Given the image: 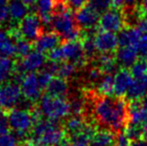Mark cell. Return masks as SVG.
<instances>
[{
    "mask_svg": "<svg viewBox=\"0 0 147 146\" xmlns=\"http://www.w3.org/2000/svg\"><path fill=\"white\" fill-rule=\"evenodd\" d=\"M50 26L53 31L65 41L78 40L81 38V31L76 24L71 9L68 5H65L62 0L57 2Z\"/></svg>",
    "mask_w": 147,
    "mask_h": 146,
    "instance_id": "obj_2",
    "label": "cell"
},
{
    "mask_svg": "<svg viewBox=\"0 0 147 146\" xmlns=\"http://www.w3.org/2000/svg\"><path fill=\"white\" fill-rule=\"evenodd\" d=\"M114 146H124V145H119V144H116V145H114ZM130 146V145H129Z\"/></svg>",
    "mask_w": 147,
    "mask_h": 146,
    "instance_id": "obj_52",
    "label": "cell"
},
{
    "mask_svg": "<svg viewBox=\"0 0 147 146\" xmlns=\"http://www.w3.org/2000/svg\"><path fill=\"white\" fill-rule=\"evenodd\" d=\"M93 113L102 126L120 132L127 125L129 105L122 97L100 95L94 101Z\"/></svg>",
    "mask_w": 147,
    "mask_h": 146,
    "instance_id": "obj_1",
    "label": "cell"
},
{
    "mask_svg": "<svg viewBox=\"0 0 147 146\" xmlns=\"http://www.w3.org/2000/svg\"><path fill=\"white\" fill-rule=\"evenodd\" d=\"M103 74L104 73H103L98 67L95 66L88 71V79L90 80L91 82H96L97 83V82L99 81V79L102 77Z\"/></svg>",
    "mask_w": 147,
    "mask_h": 146,
    "instance_id": "obj_41",
    "label": "cell"
},
{
    "mask_svg": "<svg viewBox=\"0 0 147 146\" xmlns=\"http://www.w3.org/2000/svg\"><path fill=\"white\" fill-rule=\"evenodd\" d=\"M140 11L143 14L144 16L147 17V0H143L141 3V6H140Z\"/></svg>",
    "mask_w": 147,
    "mask_h": 146,
    "instance_id": "obj_47",
    "label": "cell"
},
{
    "mask_svg": "<svg viewBox=\"0 0 147 146\" xmlns=\"http://www.w3.org/2000/svg\"><path fill=\"white\" fill-rule=\"evenodd\" d=\"M116 143V135L114 131L108 128L96 130L90 141V146H114Z\"/></svg>",
    "mask_w": 147,
    "mask_h": 146,
    "instance_id": "obj_21",
    "label": "cell"
},
{
    "mask_svg": "<svg viewBox=\"0 0 147 146\" xmlns=\"http://www.w3.org/2000/svg\"><path fill=\"white\" fill-rule=\"evenodd\" d=\"M48 58L52 62L69 61L77 67L83 66L87 60L82 43L79 40L65 41L62 44H59L55 49L48 52Z\"/></svg>",
    "mask_w": 147,
    "mask_h": 146,
    "instance_id": "obj_4",
    "label": "cell"
},
{
    "mask_svg": "<svg viewBox=\"0 0 147 146\" xmlns=\"http://www.w3.org/2000/svg\"><path fill=\"white\" fill-rule=\"evenodd\" d=\"M82 47H83L84 53L87 59L93 58L95 56V53L97 52L96 46H95L94 42V34H86L85 36L82 38Z\"/></svg>",
    "mask_w": 147,
    "mask_h": 146,
    "instance_id": "obj_30",
    "label": "cell"
},
{
    "mask_svg": "<svg viewBox=\"0 0 147 146\" xmlns=\"http://www.w3.org/2000/svg\"><path fill=\"white\" fill-rule=\"evenodd\" d=\"M65 138V130L55 121L41 118L35 121L29 141L33 146H56Z\"/></svg>",
    "mask_w": 147,
    "mask_h": 146,
    "instance_id": "obj_3",
    "label": "cell"
},
{
    "mask_svg": "<svg viewBox=\"0 0 147 146\" xmlns=\"http://www.w3.org/2000/svg\"><path fill=\"white\" fill-rule=\"evenodd\" d=\"M139 59V54L134 46H118L116 50L117 63L122 68L131 67Z\"/></svg>",
    "mask_w": 147,
    "mask_h": 146,
    "instance_id": "obj_15",
    "label": "cell"
},
{
    "mask_svg": "<svg viewBox=\"0 0 147 146\" xmlns=\"http://www.w3.org/2000/svg\"><path fill=\"white\" fill-rule=\"evenodd\" d=\"M89 0H67V5L70 8L73 9H79L82 6L86 5V3H88Z\"/></svg>",
    "mask_w": 147,
    "mask_h": 146,
    "instance_id": "obj_43",
    "label": "cell"
},
{
    "mask_svg": "<svg viewBox=\"0 0 147 146\" xmlns=\"http://www.w3.org/2000/svg\"><path fill=\"white\" fill-rule=\"evenodd\" d=\"M124 133L130 139V141L143 138V129H142V126H138V125L131 124V123H129V124H127L125 126Z\"/></svg>",
    "mask_w": 147,
    "mask_h": 146,
    "instance_id": "obj_32",
    "label": "cell"
},
{
    "mask_svg": "<svg viewBox=\"0 0 147 146\" xmlns=\"http://www.w3.org/2000/svg\"><path fill=\"white\" fill-rule=\"evenodd\" d=\"M58 0H36L35 6L43 25L50 26Z\"/></svg>",
    "mask_w": 147,
    "mask_h": 146,
    "instance_id": "obj_18",
    "label": "cell"
},
{
    "mask_svg": "<svg viewBox=\"0 0 147 146\" xmlns=\"http://www.w3.org/2000/svg\"><path fill=\"white\" fill-rule=\"evenodd\" d=\"M76 66L74 63L69 62V61H62V62H56V67H55V74L57 76L64 79H69L74 74L76 73Z\"/></svg>",
    "mask_w": 147,
    "mask_h": 146,
    "instance_id": "obj_28",
    "label": "cell"
},
{
    "mask_svg": "<svg viewBox=\"0 0 147 146\" xmlns=\"http://www.w3.org/2000/svg\"><path fill=\"white\" fill-rule=\"evenodd\" d=\"M99 15L100 14L97 13L87 4L77 9L74 17L78 27L83 30L91 31L96 27V25H98L99 18H100Z\"/></svg>",
    "mask_w": 147,
    "mask_h": 146,
    "instance_id": "obj_12",
    "label": "cell"
},
{
    "mask_svg": "<svg viewBox=\"0 0 147 146\" xmlns=\"http://www.w3.org/2000/svg\"><path fill=\"white\" fill-rule=\"evenodd\" d=\"M130 146H147V139L140 138L130 142Z\"/></svg>",
    "mask_w": 147,
    "mask_h": 146,
    "instance_id": "obj_45",
    "label": "cell"
},
{
    "mask_svg": "<svg viewBox=\"0 0 147 146\" xmlns=\"http://www.w3.org/2000/svg\"><path fill=\"white\" fill-rule=\"evenodd\" d=\"M9 124H8L7 114L4 111L0 110V136L2 134H5L9 130Z\"/></svg>",
    "mask_w": 147,
    "mask_h": 146,
    "instance_id": "obj_40",
    "label": "cell"
},
{
    "mask_svg": "<svg viewBox=\"0 0 147 146\" xmlns=\"http://www.w3.org/2000/svg\"><path fill=\"white\" fill-rule=\"evenodd\" d=\"M7 119L9 128L18 137H24L29 134L35 123L33 113L21 107H15L9 110Z\"/></svg>",
    "mask_w": 147,
    "mask_h": 146,
    "instance_id": "obj_6",
    "label": "cell"
},
{
    "mask_svg": "<svg viewBox=\"0 0 147 146\" xmlns=\"http://www.w3.org/2000/svg\"><path fill=\"white\" fill-rule=\"evenodd\" d=\"M142 129H143V138L147 139V123L142 126Z\"/></svg>",
    "mask_w": 147,
    "mask_h": 146,
    "instance_id": "obj_50",
    "label": "cell"
},
{
    "mask_svg": "<svg viewBox=\"0 0 147 146\" xmlns=\"http://www.w3.org/2000/svg\"><path fill=\"white\" fill-rule=\"evenodd\" d=\"M129 71L132 77H140L147 74V59L139 58L130 67Z\"/></svg>",
    "mask_w": 147,
    "mask_h": 146,
    "instance_id": "obj_33",
    "label": "cell"
},
{
    "mask_svg": "<svg viewBox=\"0 0 147 146\" xmlns=\"http://www.w3.org/2000/svg\"><path fill=\"white\" fill-rule=\"evenodd\" d=\"M37 76H38L39 82H40V84L42 85V87L46 88L47 85L49 84V82H50L51 79L53 78V73L51 72L46 66H44V68H42L39 71Z\"/></svg>",
    "mask_w": 147,
    "mask_h": 146,
    "instance_id": "obj_36",
    "label": "cell"
},
{
    "mask_svg": "<svg viewBox=\"0 0 147 146\" xmlns=\"http://www.w3.org/2000/svg\"><path fill=\"white\" fill-rule=\"evenodd\" d=\"M87 4L100 15L112 7L111 0H89Z\"/></svg>",
    "mask_w": 147,
    "mask_h": 146,
    "instance_id": "obj_34",
    "label": "cell"
},
{
    "mask_svg": "<svg viewBox=\"0 0 147 146\" xmlns=\"http://www.w3.org/2000/svg\"><path fill=\"white\" fill-rule=\"evenodd\" d=\"M128 120L131 124L143 126L147 123V108L141 100H132L129 105Z\"/></svg>",
    "mask_w": 147,
    "mask_h": 146,
    "instance_id": "obj_17",
    "label": "cell"
},
{
    "mask_svg": "<svg viewBox=\"0 0 147 146\" xmlns=\"http://www.w3.org/2000/svg\"><path fill=\"white\" fill-rule=\"evenodd\" d=\"M97 91L100 95L110 96L114 94V75L104 73L97 82Z\"/></svg>",
    "mask_w": 147,
    "mask_h": 146,
    "instance_id": "obj_27",
    "label": "cell"
},
{
    "mask_svg": "<svg viewBox=\"0 0 147 146\" xmlns=\"http://www.w3.org/2000/svg\"><path fill=\"white\" fill-rule=\"evenodd\" d=\"M125 21V15L122 11H120L119 8L113 7L101 14L98 25L101 30L118 33L124 28Z\"/></svg>",
    "mask_w": 147,
    "mask_h": 146,
    "instance_id": "obj_11",
    "label": "cell"
},
{
    "mask_svg": "<svg viewBox=\"0 0 147 146\" xmlns=\"http://www.w3.org/2000/svg\"><path fill=\"white\" fill-rule=\"evenodd\" d=\"M30 51H32L30 41L26 40L22 37H18L15 39V52L17 56L22 58L25 55H27Z\"/></svg>",
    "mask_w": 147,
    "mask_h": 146,
    "instance_id": "obj_31",
    "label": "cell"
},
{
    "mask_svg": "<svg viewBox=\"0 0 147 146\" xmlns=\"http://www.w3.org/2000/svg\"><path fill=\"white\" fill-rule=\"evenodd\" d=\"M94 42L97 52L99 53H113L119 46L116 33L101 29L94 34Z\"/></svg>",
    "mask_w": 147,
    "mask_h": 146,
    "instance_id": "obj_13",
    "label": "cell"
},
{
    "mask_svg": "<svg viewBox=\"0 0 147 146\" xmlns=\"http://www.w3.org/2000/svg\"><path fill=\"white\" fill-rule=\"evenodd\" d=\"M9 32L0 30V56L12 57L16 55L15 40Z\"/></svg>",
    "mask_w": 147,
    "mask_h": 146,
    "instance_id": "obj_23",
    "label": "cell"
},
{
    "mask_svg": "<svg viewBox=\"0 0 147 146\" xmlns=\"http://www.w3.org/2000/svg\"><path fill=\"white\" fill-rule=\"evenodd\" d=\"M147 96V74L140 77H133L132 83L126 93L129 100H141Z\"/></svg>",
    "mask_w": 147,
    "mask_h": 146,
    "instance_id": "obj_19",
    "label": "cell"
},
{
    "mask_svg": "<svg viewBox=\"0 0 147 146\" xmlns=\"http://www.w3.org/2000/svg\"><path fill=\"white\" fill-rule=\"evenodd\" d=\"M19 86L23 98L30 103L39 101L42 96L43 87L35 72L24 74L21 81L19 82Z\"/></svg>",
    "mask_w": 147,
    "mask_h": 146,
    "instance_id": "obj_9",
    "label": "cell"
},
{
    "mask_svg": "<svg viewBox=\"0 0 147 146\" xmlns=\"http://www.w3.org/2000/svg\"><path fill=\"white\" fill-rule=\"evenodd\" d=\"M15 64L11 57L0 56V84L8 82L15 73Z\"/></svg>",
    "mask_w": 147,
    "mask_h": 146,
    "instance_id": "obj_26",
    "label": "cell"
},
{
    "mask_svg": "<svg viewBox=\"0 0 147 146\" xmlns=\"http://www.w3.org/2000/svg\"><path fill=\"white\" fill-rule=\"evenodd\" d=\"M8 0H0V25H4L10 20Z\"/></svg>",
    "mask_w": 147,
    "mask_h": 146,
    "instance_id": "obj_35",
    "label": "cell"
},
{
    "mask_svg": "<svg viewBox=\"0 0 147 146\" xmlns=\"http://www.w3.org/2000/svg\"><path fill=\"white\" fill-rule=\"evenodd\" d=\"M85 103L80 97H76L70 101V108H71V114L81 115L84 110Z\"/></svg>",
    "mask_w": 147,
    "mask_h": 146,
    "instance_id": "obj_37",
    "label": "cell"
},
{
    "mask_svg": "<svg viewBox=\"0 0 147 146\" xmlns=\"http://www.w3.org/2000/svg\"><path fill=\"white\" fill-rule=\"evenodd\" d=\"M46 65V56L38 50L30 51L15 64V72L26 74L40 71Z\"/></svg>",
    "mask_w": 147,
    "mask_h": 146,
    "instance_id": "obj_10",
    "label": "cell"
},
{
    "mask_svg": "<svg viewBox=\"0 0 147 146\" xmlns=\"http://www.w3.org/2000/svg\"><path fill=\"white\" fill-rule=\"evenodd\" d=\"M60 40H61V37L54 31L41 33L40 36L34 41L35 50H38L42 53H48L58 46L60 44Z\"/></svg>",
    "mask_w": 147,
    "mask_h": 146,
    "instance_id": "obj_14",
    "label": "cell"
},
{
    "mask_svg": "<svg viewBox=\"0 0 147 146\" xmlns=\"http://www.w3.org/2000/svg\"><path fill=\"white\" fill-rule=\"evenodd\" d=\"M22 98L20 86L16 82H6L0 86V108L3 110L18 107Z\"/></svg>",
    "mask_w": 147,
    "mask_h": 146,
    "instance_id": "obj_7",
    "label": "cell"
},
{
    "mask_svg": "<svg viewBox=\"0 0 147 146\" xmlns=\"http://www.w3.org/2000/svg\"><path fill=\"white\" fill-rule=\"evenodd\" d=\"M116 57L112 53H101L100 56L96 58V67H98L103 73L113 74L117 68Z\"/></svg>",
    "mask_w": 147,
    "mask_h": 146,
    "instance_id": "obj_24",
    "label": "cell"
},
{
    "mask_svg": "<svg viewBox=\"0 0 147 146\" xmlns=\"http://www.w3.org/2000/svg\"><path fill=\"white\" fill-rule=\"evenodd\" d=\"M136 27L139 28L142 32H146L147 33V17L144 16L143 14H140V16L138 17L137 21H136Z\"/></svg>",
    "mask_w": 147,
    "mask_h": 146,
    "instance_id": "obj_42",
    "label": "cell"
},
{
    "mask_svg": "<svg viewBox=\"0 0 147 146\" xmlns=\"http://www.w3.org/2000/svg\"><path fill=\"white\" fill-rule=\"evenodd\" d=\"M142 33L143 32L137 27H124L117 35L119 46H134L137 48Z\"/></svg>",
    "mask_w": 147,
    "mask_h": 146,
    "instance_id": "obj_20",
    "label": "cell"
},
{
    "mask_svg": "<svg viewBox=\"0 0 147 146\" xmlns=\"http://www.w3.org/2000/svg\"><path fill=\"white\" fill-rule=\"evenodd\" d=\"M18 146H33V145L31 144L30 142H26V143H23V144H21V145H18Z\"/></svg>",
    "mask_w": 147,
    "mask_h": 146,
    "instance_id": "obj_51",
    "label": "cell"
},
{
    "mask_svg": "<svg viewBox=\"0 0 147 146\" xmlns=\"http://www.w3.org/2000/svg\"><path fill=\"white\" fill-rule=\"evenodd\" d=\"M10 19L12 21H21L27 14H29V7L21 0H11L8 4Z\"/></svg>",
    "mask_w": 147,
    "mask_h": 146,
    "instance_id": "obj_25",
    "label": "cell"
},
{
    "mask_svg": "<svg viewBox=\"0 0 147 146\" xmlns=\"http://www.w3.org/2000/svg\"><path fill=\"white\" fill-rule=\"evenodd\" d=\"M22 2H24V3L26 4V5L28 6H32L35 4V2H36V0H21Z\"/></svg>",
    "mask_w": 147,
    "mask_h": 146,
    "instance_id": "obj_49",
    "label": "cell"
},
{
    "mask_svg": "<svg viewBox=\"0 0 147 146\" xmlns=\"http://www.w3.org/2000/svg\"><path fill=\"white\" fill-rule=\"evenodd\" d=\"M56 146H71V142H70V140H67V139L64 138Z\"/></svg>",
    "mask_w": 147,
    "mask_h": 146,
    "instance_id": "obj_48",
    "label": "cell"
},
{
    "mask_svg": "<svg viewBox=\"0 0 147 146\" xmlns=\"http://www.w3.org/2000/svg\"><path fill=\"white\" fill-rule=\"evenodd\" d=\"M132 80L133 77L131 73L126 68L118 70L114 75V95L118 97L126 95L132 83Z\"/></svg>",
    "mask_w": 147,
    "mask_h": 146,
    "instance_id": "obj_16",
    "label": "cell"
},
{
    "mask_svg": "<svg viewBox=\"0 0 147 146\" xmlns=\"http://www.w3.org/2000/svg\"><path fill=\"white\" fill-rule=\"evenodd\" d=\"M43 23L40 17L36 14H27L17 26V31L20 37L26 40L35 41L42 33Z\"/></svg>",
    "mask_w": 147,
    "mask_h": 146,
    "instance_id": "obj_8",
    "label": "cell"
},
{
    "mask_svg": "<svg viewBox=\"0 0 147 146\" xmlns=\"http://www.w3.org/2000/svg\"><path fill=\"white\" fill-rule=\"evenodd\" d=\"M38 109L44 118L58 122L66 119L71 113L70 102L64 97H57L45 94L39 99Z\"/></svg>",
    "mask_w": 147,
    "mask_h": 146,
    "instance_id": "obj_5",
    "label": "cell"
},
{
    "mask_svg": "<svg viewBox=\"0 0 147 146\" xmlns=\"http://www.w3.org/2000/svg\"><path fill=\"white\" fill-rule=\"evenodd\" d=\"M46 90L47 94L65 98L69 92V86H68L67 80L59 77V76H56V77H53L51 79V81L47 85Z\"/></svg>",
    "mask_w": 147,
    "mask_h": 146,
    "instance_id": "obj_22",
    "label": "cell"
},
{
    "mask_svg": "<svg viewBox=\"0 0 147 146\" xmlns=\"http://www.w3.org/2000/svg\"><path fill=\"white\" fill-rule=\"evenodd\" d=\"M0 146H18V139L16 135L7 132L0 136Z\"/></svg>",
    "mask_w": 147,
    "mask_h": 146,
    "instance_id": "obj_38",
    "label": "cell"
},
{
    "mask_svg": "<svg viewBox=\"0 0 147 146\" xmlns=\"http://www.w3.org/2000/svg\"><path fill=\"white\" fill-rule=\"evenodd\" d=\"M85 121L82 118L81 115H74L72 114L71 117H68L65 122V130L71 135L79 132L83 126L85 125Z\"/></svg>",
    "mask_w": 147,
    "mask_h": 146,
    "instance_id": "obj_29",
    "label": "cell"
},
{
    "mask_svg": "<svg viewBox=\"0 0 147 146\" xmlns=\"http://www.w3.org/2000/svg\"><path fill=\"white\" fill-rule=\"evenodd\" d=\"M112 1V7L114 8H122L124 6V0H111Z\"/></svg>",
    "mask_w": 147,
    "mask_h": 146,
    "instance_id": "obj_46",
    "label": "cell"
},
{
    "mask_svg": "<svg viewBox=\"0 0 147 146\" xmlns=\"http://www.w3.org/2000/svg\"><path fill=\"white\" fill-rule=\"evenodd\" d=\"M140 2V0H124V6L123 7L127 8H134L137 6V4Z\"/></svg>",
    "mask_w": 147,
    "mask_h": 146,
    "instance_id": "obj_44",
    "label": "cell"
},
{
    "mask_svg": "<svg viewBox=\"0 0 147 146\" xmlns=\"http://www.w3.org/2000/svg\"><path fill=\"white\" fill-rule=\"evenodd\" d=\"M137 50L140 58L147 59V33L143 32L137 44Z\"/></svg>",
    "mask_w": 147,
    "mask_h": 146,
    "instance_id": "obj_39",
    "label": "cell"
}]
</instances>
